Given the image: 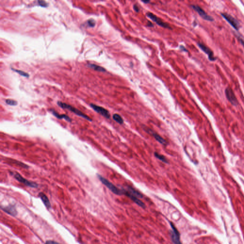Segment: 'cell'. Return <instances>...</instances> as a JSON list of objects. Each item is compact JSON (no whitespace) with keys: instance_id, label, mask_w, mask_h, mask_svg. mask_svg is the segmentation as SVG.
<instances>
[{"instance_id":"7402d4cb","label":"cell","mask_w":244,"mask_h":244,"mask_svg":"<svg viewBox=\"0 0 244 244\" xmlns=\"http://www.w3.org/2000/svg\"><path fill=\"white\" fill-rule=\"evenodd\" d=\"M5 103L7 105H11V106H15V105H18V102L16 101H15L14 100L10 99L6 100Z\"/></svg>"},{"instance_id":"4316f807","label":"cell","mask_w":244,"mask_h":244,"mask_svg":"<svg viewBox=\"0 0 244 244\" xmlns=\"http://www.w3.org/2000/svg\"><path fill=\"white\" fill-rule=\"evenodd\" d=\"M134 9L135 12H138L139 11V7H138L137 5L136 4H135L134 5Z\"/></svg>"},{"instance_id":"8992f818","label":"cell","mask_w":244,"mask_h":244,"mask_svg":"<svg viewBox=\"0 0 244 244\" xmlns=\"http://www.w3.org/2000/svg\"><path fill=\"white\" fill-rule=\"evenodd\" d=\"M225 94L228 101L234 106H237L239 105V102L236 97L233 91L230 87L226 88L225 90Z\"/></svg>"},{"instance_id":"7a4b0ae2","label":"cell","mask_w":244,"mask_h":244,"mask_svg":"<svg viewBox=\"0 0 244 244\" xmlns=\"http://www.w3.org/2000/svg\"><path fill=\"white\" fill-rule=\"evenodd\" d=\"M97 177L100 181L102 182L103 184L107 187L112 193L115 195H124L123 190H121L118 188L116 186H115L113 183H111L105 177L100 175H97Z\"/></svg>"},{"instance_id":"5bb4252c","label":"cell","mask_w":244,"mask_h":244,"mask_svg":"<svg viewBox=\"0 0 244 244\" xmlns=\"http://www.w3.org/2000/svg\"><path fill=\"white\" fill-rule=\"evenodd\" d=\"M50 111L51 113L53 114V115L55 116V117H56V118H57L58 119H64V120H66V121L68 122H72V119L69 117V116H68L67 115H64V114H62V115H60V114H59L57 112H56L55 110H53V109H50Z\"/></svg>"},{"instance_id":"484cf974","label":"cell","mask_w":244,"mask_h":244,"mask_svg":"<svg viewBox=\"0 0 244 244\" xmlns=\"http://www.w3.org/2000/svg\"><path fill=\"white\" fill-rule=\"evenodd\" d=\"M237 39H239V41L240 42V43L242 45H243V47H244V40L241 37H240V36H237Z\"/></svg>"},{"instance_id":"ba28073f","label":"cell","mask_w":244,"mask_h":244,"mask_svg":"<svg viewBox=\"0 0 244 244\" xmlns=\"http://www.w3.org/2000/svg\"><path fill=\"white\" fill-rule=\"evenodd\" d=\"M90 105L94 110L97 112V113H99L100 115L107 119L110 118V114L109 113V111L107 109L94 104H90Z\"/></svg>"},{"instance_id":"e0dca14e","label":"cell","mask_w":244,"mask_h":244,"mask_svg":"<svg viewBox=\"0 0 244 244\" xmlns=\"http://www.w3.org/2000/svg\"><path fill=\"white\" fill-rule=\"evenodd\" d=\"M87 66L90 68L98 71V72H106V70L105 69L102 67V66H97L96 64H87Z\"/></svg>"},{"instance_id":"cb8c5ba5","label":"cell","mask_w":244,"mask_h":244,"mask_svg":"<svg viewBox=\"0 0 244 244\" xmlns=\"http://www.w3.org/2000/svg\"><path fill=\"white\" fill-rule=\"evenodd\" d=\"M87 23L88 26L91 27H94L95 26V25H96V22H95V21L94 19H91L88 20Z\"/></svg>"},{"instance_id":"5b68a950","label":"cell","mask_w":244,"mask_h":244,"mask_svg":"<svg viewBox=\"0 0 244 244\" xmlns=\"http://www.w3.org/2000/svg\"><path fill=\"white\" fill-rule=\"evenodd\" d=\"M221 15L236 31H239V29H240V23L233 17L226 13H221Z\"/></svg>"},{"instance_id":"83f0119b","label":"cell","mask_w":244,"mask_h":244,"mask_svg":"<svg viewBox=\"0 0 244 244\" xmlns=\"http://www.w3.org/2000/svg\"><path fill=\"white\" fill-rule=\"evenodd\" d=\"M180 49L182 50L183 51H185V52H187V49L185 48L184 46H180Z\"/></svg>"},{"instance_id":"d4e9b609","label":"cell","mask_w":244,"mask_h":244,"mask_svg":"<svg viewBox=\"0 0 244 244\" xmlns=\"http://www.w3.org/2000/svg\"><path fill=\"white\" fill-rule=\"evenodd\" d=\"M45 244H60L57 242L52 241V240H48L45 242Z\"/></svg>"},{"instance_id":"277c9868","label":"cell","mask_w":244,"mask_h":244,"mask_svg":"<svg viewBox=\"0 0 244 244\" xmlns=\"http://www.w3.org/2000/svg\"><path fill=\"white\" fill-rule=\"evenodd\" d=\"M171 230L170 231L171 239L174 244H182L180 241V234L175 225L169 221Z\"/></svg>"},{"instance_id":"6da1fadb","label":"cell","mask_w":244,"mask_h":244,"mask_svg":"<svg viewBox=\"0 0 244 244\" xmlns=\"http://www.w3.org/2000/svg\"><path fill=\"white\" fill-rule=\"evenodd\" d=\"M57 105L59 107H60L63 108V109L68 110L74 113H75V115H77V116H78L80 117H83V118H85V119L88 120L89 121H92V119L88 116H87V115L83 113V112H81V111L79 110L76 108L74 107L71 106L70 105H68V104L62 102L61 101L58 102Z\"/></svg>"},{"instance_id":"7c38bea8","label":"cell","mask_w":244,"mask_h":244,"mask_svg":"<svg viewBox=\"0 0 244 244\" xmlns=\"http://www.w3.org/2000/svg\"><path fill=\"white\" fill-rule=\"evenodd\" d=\"M145 130L146 131V132L152 135V136L156 139V140L157 141H158V142H159L161 144H162L163 145H166V141L162 137H161L160 135H159L158 134L152 131L151 129H150L149 128H147V127H146Z\"/></svg>"},{"instance_id":"2e32d148","label":"cell","mask_w":244,"mask_h":244,"mask_svg":"<svg viewBox=\"0 0 244 244\" xmlns=\"http://www.w3.org/2000/svg\"><path fill=\"white\" fill-rule=\"evenodd\" d=\"M126 190L132 195L136 196L137 198H143V195L141 193L137 191L132 187L127 186Z\"/></svg>"},{"instance_id":"ac0fdd59","label":"cell","mask_w":244,"mask_h":244,"mask_svg":"<svg viewBox=\"0 0 244 244\" xmlns=\"http://www.w3.org/2000/svg\"><path fill=\"white\" fill-rule=\"evenodd\" d=\"M113 120H115V121L117 123H118L119 124H123L124 123L123 119L118 114H117V113L114 114L113 116Z\"/></svg>"},{"instance_id":"3957f363","label":"cell","mask_w":244,"mask_h":244,"mask_svg":"<svg viewBox=\"0 0 244 244\" xmlns=\"http://www.w3.org/2000/svg\"><path fill=\"white\" fill-rule=\"evenodd\" d=\"M9 172H10V174L12 175L16 180H17L20 183L25 185V186L30 187L31 188H37V187H38V185L37 184L35 183V182L30 181L29 180H27L26 179L23 177L18 172H12V171H9Z\"/></svg>"},{"instance_id":"9c48e42d","label":"cell","mask_w":244,"mask_h":244,"mask_svg":"<svg viewBox=\"0 0 244 244\" xmlns=\"http://www.w3.org/2000/svg\"><path fill=\"white\" fill-rule=\"evenodd\" d=\"M198 45L199 48H200L204 53L207 54L208 56L209 60H210V61H215L217 60V58L214 56V53L210 48L200 42L198 43Z\"/></svg>"},{"instance_id":"30bf717a","label":"cell","mask_w":244,"mask_h":244,"mask_svg":"<svg viewBox=\"0 0 244 244\" xmlns=\"http://www.w3.org/2000/svg\"><path fill=\"white\" fill-rule=\"evenodd\" d=\"M146 16L148 18L151 19L154 22L156 23L159 25V26H161L162 27L165 28L171 29L170 26L169 25H168L167 23H165V22L162 21L160 18L157 17L156 15H154L152 13L147 12V14H146Z\"/></svg>"},{"instance_id":"9a60e30c","label":"cell","mask_w":244,"mask_h":244,"mask_svg":"<svg viewBox=\"0 0 244 244\" xmlns=\"http://www.w3.org/2000/svg\"><path fill=\"white\" fill-rule=\"evenodd\" d=\"M38 196L41 198L42 202H43V203H44V206H46L47 208L48 209H50L51 207V205L50 202L48 199V197L45 195L44 193L42 192L40 193Z\"/></svg>"},{"instance_id":"52a82bcc","label":"cell","mask_w":244,"mask_h":244,"mask_svg":"<svg viewBox=\"0 0 244 244\" xmlns=\"http://www.w3.org/2000/svg\"><path fill=\"white\" fill-rule=\"evenodd\" d=\"M191 7L195 11H196V12L199 14V15L203 19L207 21H210V22H213L214 21V18L212 17L210 15H208L206 14V12L203 9L201 8L200 7H199V6L193 5H191Z\"/></svg>"},{"instance_id":"44dd1931","label":"cell","mask_w":244,"mask_h":244,"mask_svg":"<svg viewBox=\"0 0 244 244\" xmlns=\"http://www.w3.org/2000/svg\"><path fill=\"white\" fill-rule=\"evenodd\" d=\"M11 161H12V162L14 164H16V165H19V166H21V167H22L23 168H25V169H28V168H29V166L28 165H27L26 164H24L23 163L21 162H20V161H17V160H11Z\"/></svg>"},{"instance_id":"4fadbf2b","label":"cell","mask_w":244,"mask_h":244,"mask_svg":"<svg viewBox=\"0 0 244 244\" xmlns=\"http://www.w3.org/2000/svg\"><path fill=\"white\" fill-rule=\"evenodd\" d=\"M1 209L5 213L12 215V217H15L17 215L16 209L15 208V206L13 205H9L5 207L1 206Z\"/></svg>"},{"instance_id":"ffe728a7","label":"cell","mask_w":244,"mask_h":244,"mask_svg":"<svg viewBox=\"0 0 244 244\" xmlns=\"http://www.w3.org/2000/svg\"><path fill=\"white\" fill-rule=\"evenodd\" d=\"M11 70H12V71L15 72H17V74H19L20 75H21L22 77H25L26 78H29L30 75L29 74L27 73V72H25L23 71L19 70L14 69L11 68Z\"/></svg>"},{"instance_id":"603a6c76","label":"cell","mask_w":244,"mask_h":244,"mask_svg":"<svg viewBox=\"0 0 244 244\" xmlns=\"http://www.w3.org/2000/svg\"><path fill=\"white\" fill-rule=\"evenodd\" d=\"M38 3L39 5L41 7L46 8V7L48 6V3L44 1H38Z\"/></svg>"},{"instance_id":"f1b7e54d","label":"cell","mask_w":244,"mask_h":244,"mask_svg":"<svg viewBox=\"0 0 244 244\" xmlns=\"http://www.w3.org/2000/svg\"><path fill=\"white\" fill-rule=\"evenodd\" d=\"M142 2H143V3H150V1H142Z\"/></svg>"},{"instance_id":"d6986e66","label":"cell","mask_w":244,"mask_h":244,"mask_svg":"<svg viewBox=\"0 0 244 244\" xmlns=\"http://www.w3.org/2000/svg\"><path fill=\"white\" fill-rule=\"evenodd\" d=\"M154 155L156 158H157L158 159L160 160V161H162L163 162L165 163H166V164L168 163L167 160L166 158H165V157H164L163 155L159 154H158V153H157V152H155V153H154Z\"/></svg>"},{"instance_id":"8fae6325","label":"cell","mask_w":244,"mask_h":244,"mask_svg":"<svg viewBox=\"0 0 244 244\" xmlns=\"http://www.w3.org/2000/svg\"><path fill=\"white\" fill-rule=\"evenodd\" d=\"M123 190V191H124V195H126V196H127V197L130 198L133 202H135L138 206H140L141 207H142L143 208H145L146 207V206L145 204L142 201L138 199V198H137L136 196L132 195V194L128 192V191H126V189Z\"/></svg>"}]
</instances>
